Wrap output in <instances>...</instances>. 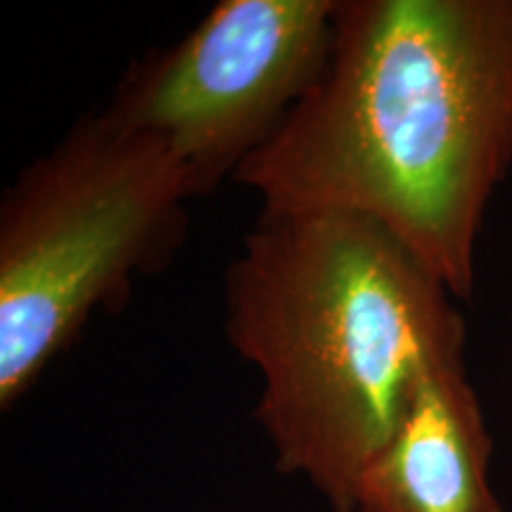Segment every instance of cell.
Masks as SVG:
<instances>
[{"mask_svg":"<svg viewBox=\"0 0 512 512\" xmlns=\"http://www.w3.org/2000/svg\"><path fill=\"white\" fill-rule=\"evenodd\" d=\"M512 166V0H337L328 62L233 181L380 223L458 299Z\"/></svg>","mask_w":512,"mask_h":512,"instance_id":"1","label":"cell"},{"mask_svg":"<svg viewBox=\"0 0 512 512\" xmlns=\"http://www.w3.org/2000/svg\"><path fill=\"white\" fill-rule=\"evenodd\" d=\"M453 294L380 223L259 216L223 275L228 344L261 375L254 415L275 467L332 512L403 418L418 382L465 368Z\"/></svg>","mask_w":512,"mask_h":512,"instance_id":"2","label":"cell"},{"mask_svg":"<svg viewBox=\"0 0 512 512\" xmlns=\"http://www.w3.org/2000/svg\"><path fill=\"white\" fill-rule=\"evenodd\" d=\"M200 195L157 138L98 114L72 124L0 200V408L10 411L95 311L171 264Z\"/></svg>","mask_w":512,"mask_h":512,"instance_id":"3","label":"cell"},{"mask_svg":"<svg viewBox=\"0 0 512 512\" xmlns=\"http://www.w3.org/2000/svg\"><path fill=\"white\" fill-rule=\"evenodd\" d=\"M337 0H221L133 62L102 110L169 147L207 197L271 140L328 62Z\"/></svg>","mask_w":512,"mask_h":512,"instance_id":"4","label":"cell"},{"mask_svg":"<svg viewBox=\"0 0 512 512\" xmlns=\"http://www.w3.org/2000/svg\"><path fill=\"white\" fill-rule=\"evenodd\" d=\"M491 437L465 368L425 375L356 484L354 512H503Z\"/></svg>","mask_w":512,"mask_h":512,"instance_id":"5","label":"cell"}]
</instances>
